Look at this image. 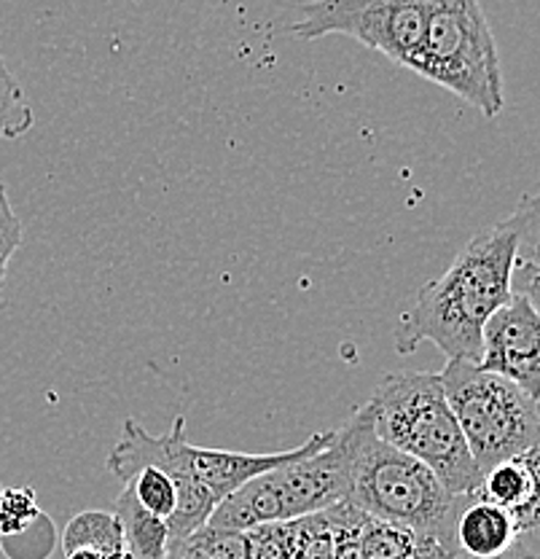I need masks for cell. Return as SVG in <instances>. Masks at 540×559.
<instances>
[{"label":"cell","mask_w":540,"mask_h":559,"mask_svg":"<svg viewBox=\"0 0 540 559\" xmlns=\"http://www.w3.org/2000/svg\"><path fill=\"white\" fill-rule=\"evenodd\" d=\"M57 546V527L49 514L40 511V516L27 530L11 538H0V549L9 559H46Z\"/></svg>","instance_id":"cell-19"},{"label":"cell","mask_w":540,"mask_h":559,"mask_svg":"<svg viewBox=\"0 0 540 559\" xmlns=\"http://www.w3.org/2000/svg\"><path fill=\"white\" fill-rule=\"evenodd\" d=\"M339 430L350 457L347 503L371 520L425 535L457 555L455 522L468 495H452L425 463L382 441L363 406Z\"/></svg>","instance_id":"cell-2"},{"label":"cell","mask_w":540,"mask_h":559,"mask_svg":"<svg viewBox=\"0 0 540 559\" xmlns=\"http://www.w3.org/2000/svg\"><path fill=\"white\" fill-rule=\"evenodd\" d=\"M22 245V221L9 200V189L0 183V296H3L9 264L14 259L16 248Z\"/></svg>","instance_id":"cell-20"},{"label":"cell","mask_w":540,"mask_h":559,"mask_svg":"<svg viewBox=\"0 0 540 559\" xmlns=\"http://www.w3.org/2000/svg\"><path fill=\"white\" fill-rule=\"evenodd\" d=\"M135 3H137V0H135Z\"/></svg>","instance_id":"cell-24"},{"label":"cell","mask_w":540,"mask_h":559,"mask_svg":"<svg viewBox=\"0 0 540 559\" xmlns=\"http://www.w3.org/2000/svg\"><path fill=\"white\" fill-rule=\"evenodd\" d=\"M409 70L495 119L503 110V70L479 0H428L425 33Z\"/></svg>","instance_id":"cell-5"},{"label":"cell","mask_w":540,"mask_h":559,"mask_svg":"<svg viewBox=\"0 0 540 559\" xmlns=\"http://www.w3.org/2000/svg\"><path fill=\"white\" fill-rule=\"evenodd\" d=\"M363 409L382 441L425 463L452 495L479 492L481 471L439 374L404 371L385 377Z\"/></svg>","instance_id":"cell-3"},{"label":"cell","mask_w":540,"mask_h":559,"mask_svg":"<svg viewBox=\"0 0 540 559\" xmlns=\"http://www.w3.org/2000/svg\"><path fill=\"white\" fill-rule=\"evenodd\" d=\"M481 498L514 516L519 533L540 527V444L505 457L481 474Z\"/></svg>","instance_id":"cell-10"},{"label":"cell","mask_w":540,"mask_h":559,"mask_svg":"<svg viewBox=\"0 0 540 559\" xmlns=\"http://www.w3.org/2000/svg\"><path fill=\"white\" fill-rule=\"evenodd\" d=\"M511 288H514V294L525 296V299L532 305V310L540 314V272L538 270H530V266H514Z\"/></svg>","instance_id":"cell-21"},{"label":"cell","mask_w":540,"mask_h":559,"mask_svg":"<svg viewBox=\"0 0 540 559\" xmlns=\"http://www.w3.org/2000/svg\"><path fill=\"white\" fill-rule=\"evenodd\" d=\"M425 14L428 0H310L288 33L299 40L347 35L406 68L425 33Z\"/></svg>","instance_id":"cell-8"},{"label":"cell","mask_w":540,"mask_h":559,"mask_svg":"<svg viewBox=\"0 0 540 559\" xmlns=\"http://www.w3.org/2000/svg\"><path fill=\"white\" fill-rule=\"evenodd\" d=\"M516 266V237L508 224L479 231L441 277L422 285L415 305L398 318L393 340L400 355L433 342L446 360L479 364L481 331L511 299V275Z\"/></svg>","instance_id":"cell-1"},{"label":"cell","mask_w":540,"mask_h":559,"mask_svg":"<svg viewBox=\"0 0 540 559\" xmlns=\"http://www.w3.org/2000/svg\"><path fill=\"white\" fill-rule=\"evenodd\" d=\"M519 538L521 533L508 511L492 500L481 498L479 492L468 495L455 522L457 555L470 559H495L505 555L511 546L519 544Z\"/></svg>","instance_id":"cell-11"},{"label":"cell","mask_w":540,"mask_h":559,"mask_svg":"<svg viewBox=\"0 0 540 559\" xmlns=\"http://www.w3.org/2000/svg\"><path fill=\"white\" fill-rule=\"evenodd\" d=\"M505 224L516 237V266L540 272V197H525Z\"/></svg>","instance_id":"cell-17"},{"label":"cell","mask_w":540,"mask_h":559,"mask_svg":"<svg viewBox=\"0 0 540 559\" xmlns=\"http://www.w3.org/2000/svg\"><path fill=\"white\" fill-rule=\"evenodd\" d=\"M40 516V506L33 487H5L0 485V538L20 535Z\"/></svg>","instance_id":"cell-18"},{"label":"cell","mask_w":540,"mask_h":559,"mask_svg":"<svg viewBox=\"0 0 540 559\" xmlns=\"http://www.w3.org/2000/svg\"><path fill=\"white\" fill-rule=\"evenodd\" d=\"M124 485L132 489V495H135L137 503L145 511H151L154 516H161V520H170L178 503L176 481H172L170 474H165L156 465H141Z\"/></svg>","instance_id":"cell-15"},{"label":"cell","mask_w":540,"mask_h":559,"mask_svg":"<svg viewBox=\"0 0 540 559\" xmlns=\"http://www.w3.org/2000/svg\"><path fill=\"white\" fill-rule=\"evenodd\" d=\"M86 549L100 559H124V535H121L119 516L108 511H81L68 522L62 533V551Z\"/></svg>","instance_id":"cell-13"},{"label":"cell","mask_w":540,"mask_h":559,"mask_svg":"<svg viewBox=\"0 0 540 559\" xmlns=\"http://www.w3.org/2000/svg\"><path fill=\"white\" fill-rule=\"evenodd\" d=\"M420 538L422 535L411 533V530L376 522L369 516L363 533H360V551H363V559H411Z\"/></svg>","instance_id":"cell-16"},{"label":"cell","mask_w":540,"mask_h":559,"mask_svg":"<svg viewBox=\"0 0 540 559\" xmlns=\"http://www.w3.org/2000/svg\"><path fill=\"white\" fill-rule=\"evenodd\" d=\"M113 514L119 516L121 535H124V559H167V551H170L167 520L145 511L127 485L116 500Z\"/></svg>","instance_id":"cell-12"},{"label":"cell","mask_w":540,"mask_h":559,"mask_svg":"<svg viewBox=\"0 0 540 559\" xmlns=\"http://www.w3.org/2000/svg\"><path fill=\"white\" fill-rule=\"evenodd\" d=\"M455 559H470V557H463V555H457ZM495 559H540V555H536V551H530V549H525V546H511L508 551H505V555H501V557H495Z\"/></svg>","instance_id":"cell-22"},{"label":"cell","mask_w":540,"mask_h":559,"mask_svg":"<svg viewBox=\"0 0 540 559\" xmlns=\"http://www.w3.org/2000/svg\"><path fill=\"white\" fill-rule=\"evenodd\" d=\"M479 366L540 401V314L525 296L511 294L484 323Z\"/></svg>","instance_id":"cell-9"},{"label":"cell","mask_w":540,"mask_h":559,"mask_svg":"<svg viewBox=\"0 0 540 559\" xmlns=\"http://www.w3.org/2000/svg\"><path fill=\"white\" fill-rule=\"evenodd\" d=\"M439 377L481 474L540 444V401L514 382L460 358L446 360Z\"/></svg>","instance_id":"cell-7"},{"label":"cell","mask_w":540,"mask_h":559,"mask_svg":"<svg viewBox=\"0 0 540 559\" xmlns=\"http://www.w3.org/2000/svg\"><path fill=\"white\" fill-rule=\"evenodd\" d=\"M334 439V430H321L312 433L301 447L288 452H231V450H211V447L191 444L185 436V417H178L167 433L151 436L137 419H124L121 439L116 441L113 452L108 454L106 468L116 479L127 481L141 465H156L170 476H185V479L202 481L218 503H224L235 489L245 481L277 465L290 463L301 454L321 450Z\"/></svg>","instance_id":"cell-6"},{"label":"cell","mask_w":540,"mask_h":559,"mask_svg":"<svg viewBox=\"0 0 540 559\" xmlns=\"http://www.w3.org/2000/svg\"><path fill=\"white\" fill-rule=\"evenodd\" d=\"M350 495V457L341 430L321 450L245 481L213 511L205 530L248 533L269 524L296 522L345 503Z\"/></svg>","instance_id":"cell-4"},{"label":"cell","mask_w":540,"mask_h":559,"mask_svg":"<svg viewBox=\"0 0 540 559\" xmlns=\"http://www.w3.org/2000/svg\"><path fill=\"white\" fill-rule=\"evenodd\" d=\"M65 559H100V557L92 555V551H86V549H75V551H68Z\"/></svg>","instance_id":"cell-23"},{"label":"cell","mask_w":540,"mask_h":559,"mask_svg":"<svg viewBox=\"0 0 540 559\" xmlns=\"http://www.w3.org/2000/svg\"><path fill=\"white\" fill-rule=\"evenodd\" d=\"M33 124H36V114L27 103L25 90L0 55V143L27 135Z\"/></svg>","instance_id":"cell-14"}]
</instances>
